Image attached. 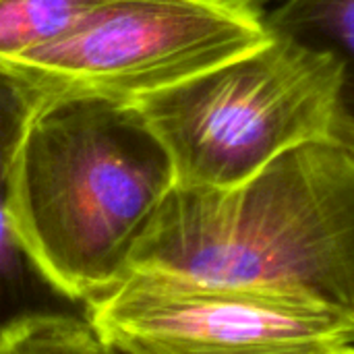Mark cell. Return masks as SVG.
Listing matches in <instances>:
<instances>
[{
    "label": "cell",
    "mask_w": 354,
    "mask_h": 354,
    "mask_svg": "<svg viewBox=\"0 0 354 354\" xmlns=\"http://www.w3.org/2000/svg\"><path fill=\"white\" fill-rule=\"evenodd\" d=\"M176 183L133 102L41 95L10 174V224L62 299L85 303L131 272L133 253Z\"/></svg>",
    "instance_id": "obj_1"
},
{
    "label": "cell",
    "mask_w": 354,
    "mask_h": 354,
    "mask_svg": "<svg viewBox=\"0 0 354 354\" xmlns=\"http://www.w3.org/2000/svg\"><path fill=\"white\" fill-rule=\"evenodd\" d=\"M131 270L297 295L354 317V151L313 141L232 187L174 183Z\"/></svg>",
    "instance_id": "obj_2"
},
{
    "label": "cell",
    "mask_w": 354,
    "mask_h": 354,
    "mask_svg": "<svg viewBox=\"0 0 354 354\" xmlns=\"http://www.w3.org/2000/svg\"><path fill=\"white\" fill-rule=\"evenodd\" d=\"M272 33L253 52L133 100L166 147L178 185L232 187L295 147L332 141L336 62Z\"/></svg>",
    "instance_id": "obj_3"
},
{
    "label": "cell",
    "mask_w": 354,
    "mask_h": 354,
    "mask_svg": "<svg viewBox=\"0 0 354 354\" xmlns=\"http://www.w3.org/2000/svg\"><path fill=\"white\" fill-rule=\"evenodd\" d=\"M266 0H108L68 35L0 60L41 95L139 100L272 39Z\"/></svg>",
    "instance_id": "obj_4"
},
{
    "label": "cell",
    "mask_w": 354,
    "mask_h": 354,
    "mask_svg": "<svg viewBox=\"0 0 354 354\" xmlns=\"http://www.w3.org/2000/svg\"><path fill=\"white\" fill-rule=\"evenodd\" d=\"M118 354H317L353 342L354 317L313 299L131 270L83 303Z\"/></svg>",
    "instance_id": "obj_5"
},
{
    "label": "cell",
    "mask_w": 354,
    "mask_h": 354,
    "mask_svg": "<svg viewBox=\"0 0 354 354\" xmlns=\"http://www.w3.org/2000/svg\"><path fill=\"white\" fill-rule=\"evenodd\" d=\"M41 93L0 68V334L44 307V295H56L37 274L10 224V174L25 124Z\"/></svg>",
    "instance_id": "obj_6"
},
{
    "label": "cell",
    "mask_w": 354,
    "mask_h": 354,
    "mask_svg": "<svg viewBox=\"0 0 354 354\" xmlns=\"http://www.w3.org/2000/svg\"><path fill=\"white\" fill-rule=\"evenodd\" d=\"M268 19L272 31L326 52L336 62L332 141L354 151V0H282Z\"/></svg>",
    "instance_id": "obj_7"
},
{
    "label": "cell",
    "mask_w": 354,
    "mask_h": 354,
    "mask_svg": "<svg viewBox=\"0 0 354 354\" xmlns=\"http://www.w3.org/2000/svg\"><path fill=\"white\" fill-rule=\"evenodd\" d=\"M108 0H0V60L68 35Z\"/></svg>",
    "instance_id": "obj_8"
},
{
    "label": "cell",
    "mask_w": 354,
    "mask_h": 354,
    "mask_svg": "<svg viewBox=\"0 0 354 354\" xmlns=\"http://www.w3.org/2000/svg\"><path fill=\"white\" fill-rule=\"evenodd\" d=\"M0 354H116L85 315L41 309L0 334Z\"/></svg>",
    "instance_id": "obj_9"
},
{
    "label": "cell",
    "mask_w": 354,
    "mask_h": 354,
    "mask_svg": "<svg viewBox=\"0 0 354 354\" xmlns=\"http://www.w3.org/2000/svg\"><path fill=\"white\" fill-rule=\"evenodd\" d=\"M317 354H354V342H342V344L330 346Z\"/></svg>",
    "instance_id": "obj_10"
},
{
    "label": "cell",
    "mask_w": 354,
    "mask_h": 354,
    "mask_svg": "<svg viewBox=\"0 0 354 354\" xmlns=\"http://www.w3.org/2000/svg\"><path fill=\"white\" fill-rule=\"evenodd\" d=\"M353 342H354V336H353Z\"/></svg>",
    "instance_id": "obj_11"
},
{
    "label": "cell",
    "mask_w": 354,
    "mask_h": 354,
    "mask_svg": "<svg viewBox=\"0 0 354 354\" xmlns=\"http://www.w3.org/2000/svg\"><path fill=\"white\" fill-rule=\"evenodd\" d=\"M116 354H118V353H116Z\"/></svg>",
    "instance_id": "obj_12"
}]
</instances>
